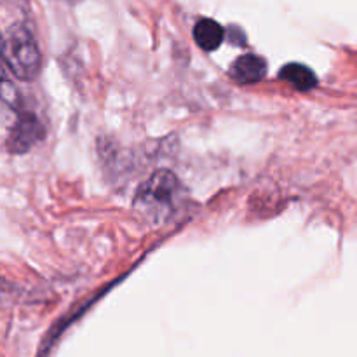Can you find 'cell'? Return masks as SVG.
<instances>
[{"label": "cell", "mask_w": 357, "mask_h": 357, "mask_svg": "<svg viewBox=\"0 0 357 357\" xmlns=\"http://www.w3.org/2000/svg\"><path fill=\"white\" fill-rule=\"evenodd\" d=\"M181 183L174 173L159 169L139 185L135 195V209L145 220L160 223L169 218L180 206Z\"/></svg>", "instance_id": "obj_1"}, {"label": "cell", "mask_w": 357, "mask_h": 357, "mask_svg": "<svg viewBox=\"0 0 357 357\" xmlns=\"http://www.w3.org/2000/svg\"><path fill=\"white\" fill-rule=\"evenodd\" d=\"M0 56L7 68L20 80L37 79L42 66V54L33 35L24 26H16L7 33L0 45Z\"/></svg>", "instance_id": "obj_2"}, {"label": "cell", "mask_w": 357, "mask_h": 357, "mask_svg": "<svg viewBox=\"0 0 357 357\" xmlns=\"http://www.w3.org/2000/svg\"><path fill=\"white\" fill-rule=\"evenodd\" d=\"M42 138H44V126L40 124V121L33 114L24 112L17 117V122L13 131H10L7 145H9L10 152L24 153L31 146L37 145Z\"/></svg>", "instance_id": "obj_3"}, {"label": "cell", "mask_w": 357, "mask_h": 357, "mask_svg": "<svg viewBox=\"0 0 357 357\" xmlns=\"http://www.w3.org/2000/svg\"><path fill=\"white\" fill-rule=\"evenodd\" d=\"M229 75L239 84H257L267 75V63L261 56L248 52L230 65Z\"/></svg>", "instance_id": "obj_4"}, {"label": "cell", "mask_w": 357, "mask_h": 357, "mask_svg": "<svg viewBox=\"0 0 357 357\" xmlns=\"http://www.w3.org/2000/svg\"><path fill=\"white\" fill-rule=\"evenodd\" d=\"M194 40L202 51L213 52L222 45L223 38H225V30L218 21L211 20V17H202L195 23L194 31Z\"/></svg>", "instance_id": "obj_5"}, {"label": "cell", "mask_w": 357, "mask_h": 357, "mask_svg": "<svg viewBox=\"0 0 357 357\" xmlns=\"http://www.w3.org/2000/svg\"><path fill=\"white\" fill-rule=\"evenodd\" d=\"M279 75H281V79L284 82H288L295 89L303 91V93L312 91L317 86V77L314 73V70L303 65V63H288V65L282 66Z\"/></svg>", "instance_id": "obj_6"}, {"label": "cell", "mask_w": 357, "mask_h": 357, "mask_svg": "<svg viewBox=\"0 0 357 357\" xmlns=\"http://www.w3.org/2000/svg\"><path fill=\"white\" fill-rule=\"evenodd\" d=\"M2 42H3V38H2V33H0V45H2Z\"/></svg>", "instance_id": "obj_7"}]
</instances>
